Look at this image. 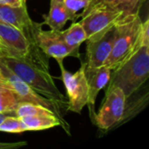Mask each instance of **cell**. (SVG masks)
Segmentation results:
<instances>
[{
  "label": "cell",
  "mask_w": 149,
  "mask_h": 149,
  "mask_svg": "<svg viewBox=\"0 0 149 149\" xmlns=\"http://www.w3.org/2000/svg\"><path fill=\"white\" fill-rule=\"evenodd\" d=\"M0 61L38 94L57 102L62 109H67L68 101L57 87L49 69L38 65L26 57L3 54L0 56Z\"/></svg>",
  "instance_id": "cell-1"
},
{
  "label": "cell",
  "mask_w": 149,
  "mask_h": 149,
  "mask_svg": "<svg viewBox=\"0 0 149 149\" xmlns=\"http://www.w3.org/2000/svg\"><path fill=\"white\" fill-rule=\"evenodd\" d=\"M148 76L149 45H142L112 70L107 89L119 87L128 99L142 86Z\"/></svg>",
  "instance_id": "cell-2"
},
{
  "label": "cell",
  "mask_w": 149,
  "mask_h": 149,
  "mask_svg": "<svg viewBox=\"0 0 149 149\" xmlns=\"http://www.w3.org/2000/svg\"><path fill=\"white\" fill-rule=\"evenodd\" d=\"M142 20L140 12L122 17L115 24V38L112 52L104 65L111 70L127 59L141 46Z\"/></svg>",
  "instance_id": "cell-3"
},
{
  "label": "cell",
  "mask_w": 149,
  "mask_h": 149,
  "mask_svg": "<svg viewBox=\"0 0 149 149\" xmlns=\"http://www.w3.org/2000/svg\"><path fill=\"white\" fill-rule=\"evenodd\" d=\"M79 21L86 35V40L100 38L123 17V13L99 0H93L81 14Z\"/></svg>",
  "instance_id": "cell-4"
},
{
  "label": "cell",
  "mask_w": 149,
  "mask_h": 149,
  "mask_svg": "<svg viewBox=\"0 0 149 149\" xmlns=\"http://www.w3.org/2000/svg\"><path fill=\"white\" fill-rule=\"evenodd\" d=\"M43 23L32 21L24 31L29 40H34L41 51L48 57L56 59H64L68 56L80 58L79 47L68 45L63 39L61 31H44Z\"/></svg>",
  "instance_id": "cell-5"
},
{
  "label": "cell",
  "mask_w": 149,
  "mask_h": 149,
  "mask_svg": "<svg viewBox=\"0 0 149 149\" xmlns=\"http://www.w3.org/2000/svg\"><path fill=\"white\" fill-rule=\"evenodd\" d=\"M0 72L3 77V80H5L8 86L14 91V93L17 96L20 102H28V103H32L36 105H40L52 111L55 113V115L58 117V119L59 120L62 128L65 131V133H67L68 135H71L70 125L63 118V115L61 113L62 108L57 102L52 101L38 94L30 86H28L24 80H22L19 77H17L12 71H10L1 61H0Z\"/></svg>",
  "instance_id": "cell-6"
},
{
  "label": "cell",
  "mask_w": 149,
  "mask_h": 149,
  "mask_svg": "<svg viewBox=\"0 0 149 149\" xmlns=\"http://www.w3.org/2000/svg\"><path fill=\"white\" fill-rule=\"evenodd\" d=\"M61 72V79L65 87L68 97L66 111L80 114L88 103V83L85 74L86 62H82L80 68L74 73L68 72L64 66V59H56Z\"/></svg>",
  "instance_id": "cell-7"
},
{
  "label": "cell",
  "mask_w": 149,
  "mask_h": 149,
  "mask_svg": "<svg viewBox=\"0 0 149 149\" xmlns=\"http://www.w3.org/2000/svg\"><path fill=\"white\" fill-rule=\"evenodd\" d=\"M127 97L119 87L107 89L103 104L95 114L94 124L101 130H109L120 124L127 103Z\"/></svg>",
  "instance_id": "cell-8"
},
{
  "label": "cell",
  "mask_w": 149,
  "mask_h": 149,
  "mask_svg": "<svg viewBox=\"0 0 149 149\" xmlns=\"http://www.w3.org/2000/svg\"><path fill=\"white\" fill-rule=\"evenodd\" d=\"M115 38V27H112L102 37L93 40H87L86 60L88 68H98L105 65L108 58Z\"/></svg>",
  "instance_id": "cell-9"
},
{
  "label": "cell",
  "mask_w": 149,
  "mask_h": 149,
  "mask_svg": "<svg viewBox=\"0 0 149 149\" xmlns=\"http://www.w3.org/2000/svg\"><path fill=\"white\" fill-rule=\"evenodd\" d=\"M0 41L8 50L9 55L26 56L31 47L29 39L21 30L0 21Z\"/></svg>",
  "instance_id": "cell-10"
},
{
  "label": "cell",
  "mask_w": 149,
  "mask_h": 149,
  "mask_svg": "<svg viewBox=\"0 0 149 149\" xmlns=\"http://www.w3.org/2000/svg\"><path fill=\"white\" fill-rule=\"evenodd\" d=\"M112 70L106 65H102L98 68H88L86 65L85 74L88 83V103L87 107L89 109V113L92 120L93 121L95 113V102L97 96L100 90L105 88L110 79Z\"/></svg>",
  "instance_id": "cell-11"
},
{
  "label": "cell",
  "mask_w": 149,
  "mask_h": 149,
  "mask_svg": "<svg viewBox=\"0 0 149 149\" xmlns=\"http://www.w3.org/2000/svg\"><path fill=\"white\" fill-rule=\"evenodd\" d=\"M79 17V14H72L59 0H51L50 10L44 16L43 24H46L53 31H61L67 21H74Z\"/></svg>",
  "instance_id": "cell-12"
},
{
  "label": "cell",
  "mask_w": 149,
  "mask_h": 149,
  "mask_svg": "<svg viewBox=\"0 0 149 149\" xmlns=\"http://www.w3.org/2000/svg\"><path fill=\"white\" fill-rule=\"evenodd\" d=\"M0 21L24 31L33 20H31L27 12L26 4L24 3L18 7L0 4Z\"/></svg>",
  "instance_id": "cell-13"
},
{
  "label": "cell",
  "mask_w": 149,
  "mask_h": 149,
  "mask_svg": "<svg viewBox=\"0 0 149 149\" xmlns=\"http://www.w3.org/2000/svg\"><path fill=\"white\" fill-rule=\"evenodd\" d=\"M26 131H39L50 129L58 126L61 127L59 120L55 115H35L20 118Z\"/></svg>",
  "instance_id": "cell-14"
},
{
  "label": "cell",
  "mask_w": 149,
  "mask_h": 149,
  "mask_svg": "<svg viewBox=\"0 0 149 149\" xmlns=\"http://www.w3.org/2000/svg\"><path fill=\"white\" fill-rule=\"evenodd\" d=\"M64 41L70 46L79 47L80 45L86 40V35L80 23H72L65 31H61Z\"/></svg>",
  "instance_id": "cell-15"
},
{
  "label": "cell",
  "mask_w": 149,
  "mask_h": 149,
  "mask_svg": "<svg viewBox=\"0 0 149 149\" xmlns=\"http://www.w3.org/2000/svg\"><path fill=\"white\" fill-rule=\"evenodd\" d=\"M123 13V17L140 12L147 0H99Z\"/></svg>",
  "instance_id": "cell-16"
},
{
  "label": "cell",
  "mask_w": 149,
  "mask_h": 149,
  "mask_svg": "<svg viewBox=\"0 0 149 149\" xmlns=\"http://www.w3.org/2000/svg\"><path fill=\"white\" fill-rule=\"evenodd\" d=\"M19 100L10 86L0 87V113H15Z\"/></svg>",
  "instance_id": "cell-17"
},
{
  "label": "cell",
  "mask_w": 149,
  "mask_h": 149,
  "mask_svg": "<svg viewBox=\"0 0 149 149\" xmlns=\"http://www.w3.org/2000/svg\"><path fill=\"white\" fill-rule=\"evenodd\" d=\"M15 114L18 118H22V117H25V116L41 115V114L55 115V113L52 111L49 110L48 108L44 107L43 106L28 103V102H19L15 110Z\"/></svg>",
  "instance_id": "cell-18"
},
{
  "label": "cell",
  "mask_w": 149,
  "mask_h": 149,
  "mask_svg": "<svg viewBox=\"0 0 149 149\" xmlns=\"http://www.w3.org/2000/svg\"><path fill=\"white\" fill-rule=\"evenodd\" d=\"M0 132L21 134L26 132V129L20 118L16 115H10L0 123Z\"/></svg>",
  "instance_id": "cell-19"
},
{
  "label": "cell",
  "mask_w": 149,
  "mask_h": 149,
  "mask_svg": "<svg viewBox=\"0 0 149 149\" xmlns=\"http://www.w3.org/2000/svg\"><path fill=\"white\" fill-rule=\"evenodd\" d=\"M72 14H77L78 11L83 10L87 7L93 0H59Z\"/></svg>",
  "instance_id": "cell-20"
},
{
  "label": "cell",
  "mask_w": 149,
  "mask_h": 149,
  "mask_svg": "<svg viewBox=\"0 0 149 149\" xmlns=\"http://www.w3.org/2000/svg\"><path fill=\"white\" fill-rule=\"evenodd\" d=\"M141 45H149V19L147 18L142 22L141 29Z\"/></svg>",
  "instance_id": "cell-21"
},
{
  "label": "cell",
  "mask_w": 149,
  "mask_h": 149,
  "mask_svg": "<svg viewBox=\"0 0 149 149\" xmlns=\"http://www.w3.org/2000/svg\"><path fill=\"white\" fill-rule=\"evenodd\" d=\"M27 145L26 141L19 142H0V149H14L19 148Z\"/></svg>",
  "instance_id": "cell-22"
},
{
  "label": "cell",
  "mask_w": 149,
  "mask_h": 149,
  "mask_svg": "<svg viewBox=\"0 0 149 149\" xmlns=\"http://www.w3.org/2000/svg\"><path fill=\"white\" fill-rule=\"evenodd\" d=\"M25 3L23 0H0V4H6L10 6H21L22 4Z\"/></svg>",
  "instance_id": "cell-23"
},
{
  "label": "cell",
  "mask_w": 149,
  "mask_h": 149,
  "mask_svg": "<svg viewBox=\"0 0 149 149\" xmlns=\"http://www.w3.org/2000/svg\"><path fill=\"white\" fill-rule=\"evenodd\" d=\"M10 115H16L15 113H0V123L8 116H10Z\"/></svg>",
  "instance_id": "cell-24"
},
{
  "label": "cell",
  "mask_w": 149,
  "mask_h": 149,
  "mask_svg": "<svg viewBox=\"0 0 149 149\" xmlns=\"http://www.w3.org/2000/svg\"><path fill=\"white\" fill-rule=\"evenodd\" d=\"M2 86H9L8 84L5 82V80H3V79H0V87Z\"/></svg>",
  "instance_id": "cell-25"
},
{
  "label": "cell",
  "mask_w": 149,
  "mask_h": 149,
  "mask_svg": "<svg viewBox=\"0 0 149 149\" xmlns=\"http://www.w3.org/2000/svg\"><path fill=\"white\" fill-rule=\"evenodd\" d=\"M0 50H3V51H6V52H8V50L3 46V45L2 44V42L0 41Z\"/></svg>",
  "instance_id": "cell-26"
},
{
  "label": "cell",
  "mask_w": 149,
  "mask_h": 149,
  "mask_svg": "<svg viewBox=\"0 0 149 149\" xmlns=\"http://www.w3.org/2000/svg\"><path fill=\"white\" fill-rule=\"evenodd\" d=\"M3 54H9V52L6 51H3V50H0V56H2Z\"/></svg>",
  "instance_id": "cell-27"
},
{
  "label": "cell",
  "mask_w": 149,
  "mask_h": 149,
  "mask_svg": "<svg viewBox=\"0 0 149 149\" xmlns=\"http://www.w3.org/2000/svg\"><path fill=\"white\" fill-rule=\"evenodd\" d=\"M0 79H3V75H2L1 72H0Z\"/></svg>",
  "instance_id": "cell-28"
},
{
  "label": "cell",
  "mask_w": 149,
  "mask_h": 149,
  "mask_svg": "<svg viewBox=\"0 0 149 149\" xmlns=\"http://www.w3.org/2000/svg\"><path fill=\"white\" fill-rule=\"evenodd\" d=\"M23 1H24V2H26V1H24V0H23Z\"/></svg>",
  "instance_id": "cell-29"
},
{
  "label": "cell",
  "mask_w": 149,
  "mask_h": 149,
  "mask_svg": "<svg viewBox=\"0 0 149 149\" xmlns=\"http://www.w3.org/2000/svg\"><path fill=\"white\" fill-rule=\"evenodd\" d=\"M24 1H26V0H24Z\"/></svg>",
  "instance_id": "cell-30"
}]
</instances>
